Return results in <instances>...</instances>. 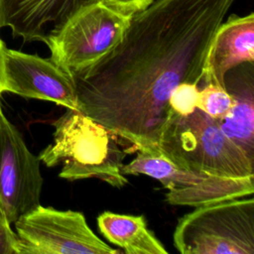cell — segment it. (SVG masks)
<instances>
[{
	"mask_svg": "<svg viewBox=\"0 0 254 254\" xmlns=\"http://www.w3.org/2000/svg\"><path fill=\"white\" fill-rule=\"evenodd\" d=\"M235 0H153L121 40L72 74L80 112L154 154L181 83L198 84L206 54Z\"/></svg>",
	"mask_w": 254,
	"mask_h": 254,
	"instance_id": "obj_1",
	"label": "cell"
},
{
	"mask_svg": "<svg viewBox=\"0 0 254 254\" xmlns=\"http://www.w3.org/2000/svg\"><path fill=\"white\" fill-rule=\"evenodd\" d=\"M53 125V142L38 157L47 167L61 165L60 178L98 179L118 189L128 184L121 168L127 155L138 152L133 143L82 112L68 108Z\"/></svg>",
	"mask_w": 254,
	"mask_h": 254,
	"instance_id": "obj_2",
	"label": "cell"
},
{
	"mask_svg": "<svg viewBox=\"0 0 254 254\" xmlns=\"http://www.w3.org/2000/svg\"><path fill=\"white\" fill-rule=\"evenodd\" d=\"M174 165L226 178L254 176V162L197 107L188 115L171 111L155 153Z\"/></svg>",
	"mask_w": 254,
	"mask_h": 254,
	"instance_id": "obj_3",
	"label": "cell"
},
{
	"mask_svg": "<svg viewBox=\"0 0 254 254\" xmlns=\"http://www.w3.org/2000/svg\"><path fill=\"white\" fill-rule=\"evenodd\" d=\"M173 239L182 254H254V199L195 207L179 219Z\"/></svg>",
	"mask_w": 254,
	"mask_h": 254,
	"instance_id": "obj_4",
	"label": "cell"
},
{
	"mask_svg": "<svg viewBox=\"0 0 254 254\" xmlns=\"http://www.w3.org/2000/svg\"><path fill=\"white\" fill-rule=\"evenodd\" d=\"M129 16L104 0L72 16L46 41L51 59L71 74L105 56L122 38Z\"/></svg>",
	"mask_w": 254,
	"mask_h": 254,
	"instance_id": "obj_5",
	"label": "cell"
},
{
	"mask_svg": "<svg viewBox=\"0 0 254 254\" xmlns=\"http://www.w3.org/2000/svg\"><path fill=\"white\" fill-rule=\"evenodd\" d=\"M123 175H145L158 180L169 191L173 205L198 207L227 199L245 197L254 191V176L226 178L178 167L166 158L146 151L121 168Z\"/></svg>",
	"mask_w": 254,
	"mask_h": 254,
	"instance_id": "obj_6",
	"label": "cell"
},
{
	"mask_svg": "<svg viewBox=\"0 0 254 254\" xmlns=\"http://www.w3.org/2000/svg\"><path fill=\"white\" fill-rule=\"evenodd\" d=\"M17 254H118L91 230L82 212L39 205L14 223Z\"/></svg>",
	"mask_w": 254,
	"mask_h": 254,
	"instance_id": "obj_7",
	"label": "cell"
},
{
	"mask_svg": "<svg viewBox=\"0 0 254 254\" xmlns=\"http://www.w3.org/2000/svg\"><path fill=\"white\" fill-rule=\"evenodd\" d=\"M40 163L0 106V205L10 224L41 204Z\"/></svg>",
	"mask_w": 254,
	"mask_h": 254,
	"instance_id": "obj_8",
	"label": "cell"
},
{
	"mask_svg": "<svg viewBox=\"0 0 254 254\" xmlns=\"http://www.w3.org/2000/svg\"><path fill=\"white\" fill-rule=\"evenodd\" d=\"M2 91L55 102L79 111L72 74L51 58L5 49Z\"/></svg>",
	"mask_w": 254,
	"mask_h": 254,
	"instance_id": "obj_9",
	"label": "cell"
},
{
	"mask_svg": "<svg viewBox=\"0 0 254 254\" xmlns=\"http://www.w3.org/2000/svg\"><path fill=\"white\" fill-rule=\"evenodd\" d=\"M101 0H0V30L14 38L46 43L72 16Z\"/></svg>",
	"mask_w": 254,
	"mask_h": 254,
	"instance_id": "obj_10",
	"label": "cell"
},
{
	"mask_svg": "<svg viewBox=\"0 0 254 254\" xmlns=\"http://www.w3.org/2000/svg\"><path fill=\"white\" fill-rule=\"evenodd\" d=\"M254 63V14L232 15L215 31L200 81L224 87L226 72L241 64Z\"/></svg>",
	"mask_w": 254,
	"mask_h": 254,
	"instance_id": "obj_11",
	"label": "cell"
},
{
	"mask_svg": "<svg viewBox=\"0 0 254 254\" xmlns=\"http://www.w3.org/2000/svg\"><path fill=\"white\" fill-rule=\"evenodd\" d=\"M224 86L232 98L227 113L216 119L224 134L254 162V69L244 63L229 69Z\"/></svg>",
	"mask_w": 254,
	"mask_h": 254,
	"instance_id": "obj_12",
	"label": "cell"
},
{
	"mask_svg": "<svg viewBox=\"0 0 254 254\" xmlns=\"http://www.w3.org/2000/svg\"><path fill=\"white\" fill-rule=\"evenodd\" d=\"M100 233L127 254H167L168 250L151 232L144 215L103 211L97 217Z\"/></svg>",
	"mask_w": 254,
	"mask_h": 254,
	"instance_id": "obj_13",
	"label": "cell"
},
{
	"mask_svg": "<svg viewBox=\"0 0 254 254\" xmlns=\"http://www.w3.org/2000/svg\"><path fill=\"white\" fill-rule=\"evenodd\" d=\"M232 105V98L224 87L206 83L199 90L197 108L214 119L224 116Z\"/></svg>",
	"mask_w": 254,
	"mask_h": 254,
	"instance_id": "obj_14",
	"label": "cell"
},
{
	"mask_svg": "<svg viewBox=\"0 0 254 254\" xmlns=\"http://www.w3.org/2000/svg\"><path fill=\"white\" fill-rule=\"evenodd\" d=\"M198 84L184 82L179 84L171 93L169 103L171 110L180 115H188L197 106Z\"/></svg>",
	"mask_w": 254,
	"mask_h": 254,
	"instance_id": "obj_15",
	"label": "cell"
},
{
	"mask_svg": "<svg viewBox=\"0 0 254 254\" xmlns=\"http://www.w3.org/2000/svg\"><path fill=\"white\" fill-rule=\"evenodd\" d=\"M17 234L11 228L0 205V254H17Z\"/></svg>",
	"mask_w": 254,
	"mask_h": 254,
	"instance_id": "obj_16",
	"label": "cell"
},
{
	"mask_svg": "<svg viewBox=\"0 0 254 254\" xmlns=\"http://www.w3.org/2000/svg\"><path fill=\"white\" fill-rule=\"evenodd\" d=\"M119 11L132 16L147 7L153 0H104Z\"/></svg>",
	"mask_w": 254,
	"mask_h": 254,
	"instance_id": "obj_17",
	"label": "cell"
},
{
	"mask_svg": "<svg viewBox=\"0 0 254 254\" xmlns=\"http://www.w3.org/2000/svg\"><path fill=\"white\" fill-rule=\"evenodd\" d=\"M5 49H6V45L0 38V95L3 93V91H2V79H3L2 71H3V57H4Z\"/></svg>",
	"mask_w": 254,
	"mask_h": 254,
	"instance_id": "obj_18",
	"label": "cell"
}]
</instances>
